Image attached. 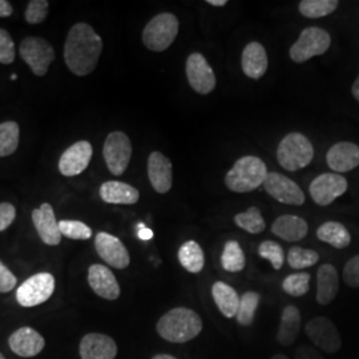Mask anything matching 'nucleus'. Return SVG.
Instances as JSON below:
<instances>
[{"instance_id":"obj_1","label":"nucleus","mask_w":359,"mask_h":359,"mask_svg":"<svg viewBox=\"0 0 359 359\" xmlns=\"http://www.w3.org/2000/svg\"><path fill=\"white\" fill-rule=\"evenodd\" d=\"M103 51V40L86 23H77L65 40V65L77 76H87L96 68Z\"/></svg>"},{"instance_id":"obj_2","label":"nucleus","mask_w":359,"mask_h":359,"mask_svg":"<svg viewBox=\"0 0 359 359\" xmlns=\"http://www.w3.org/2000/svg\"><path fill=\"white\" fill-rule=\"evenodd\" d=\"M156 330L168 342L185 344L201 333L203 321L192 309H172L158 320Z\"/></svg>"},{"instance_id":"obj_3","label":"nucleus","mask_w":359,"mask_h":359,"mask_svg":"<svg viewBox=\"0 0 359 359\" xmlns=\"http://www.w3.org/2000/svg\"><path fill=\"white\" fill-rule=\"evenodd\" d=\"M268 176L265 163L257 156L238 158L225 176V185L231 192L248 193L262 187Z\"/></svg>"},{"instance_id":"obj_4","label":"nucleus","mask_w":359,"mask_h":359,"mask_svg":"<svg viewBox=\"0 0 359 359\" xmlns=\"http://www.w3.org/2000/svg\"><path fill=\"white\" fill-rule=\"evenodd\" d=\"M313 144L305 135L298 132L286 135L277 149V160L280 165L289 172H297L308 167L313 161Z\"/></svg>"},{"instance_id":"obj_5","label":"nucleus","mask_w":359,"mask_h":359,"mask_svg":"<svg viewBox=\"0 0 359 359\" xmlns=\"http://www.w3.org/2000/svg\"><path fill=\"white\" fill-rule=\"evenodd\" d=\"M179 29V19L173 13H158L144 28L142 43L151 51H165L177 38Z\"/></svg>"},{"instance_id":"obj_6","label":"nucleus","mask_w":359,"mask_h":359,"mask_svg":"<svg viewBox=\"0 0 359 359\" xmlns=\"http://www.w3.org/2000/svg\"><path fill=\"white\" fill-rule=\"evenodd\" d=\"M332 36L320 27L305 28L290 48V59L294 63H305L314 56H321L330 48Z\"/></svg>"},{"instance_id":"obj_7","label":"nucleus","mask_w":359,"mask_h":359,"mask_svg":"<svg viewBox=\"0 0 359 359\" xmlns=\"http://www.w3.org/2000/svg\"><path fill=\"white\" fill-rule=\"evenodd\" d=\"M55 292V277L51 273H38L20 285L16 299L20 306L34 308L44 304Z\"/></svg>"},{"instance_id":"obj_8","label":"nucleus","mask_w":359,"mask_h":359,"mask_svg":"<svg viewBox=\"0 0 359 359\" xmlns=\"http://www.w3.org/2000/svg\"><path fill=\"white\" fill-rule=\"evenodd\" d=\"M104 160L109 172L121 176L129 165L132 157V144L124 132H112L105 139L103 148Z\"/></svg>"},{"instance_id":"obj_9","label":"nucleus","mask_w":359,"mask_h":359,"mask_svg":"<svg viewBox=\"0 0 359 359\" xmlns=\"http://www.w3.org/2000/svg\"><path fill=\"white\" fill-rule=\"evenodd\" d=\"M20 56L36 76H44L55 60L51 44L41 38H27L20 44Z\"/></svg>"},{"instance_id":"obj_10","label":"nucleus","mask_w":359,"mask_h":359,"mask_svg":"<svg viewBox=\"0 0 359 359\" xmlns=\"http://www.w3.org/2000/svg\"><path fill=\"white\" fill-rule=\"evenodd\" d=\"M347 180L338 173H323L311 181L309 192L313 201L320 206L330 205L347 191Z\"/></svg>"},{"instance_id":"obj_11","label":"nucleus","mask_w":359,"mask_h":359,"mask_svg":"<svg viewBox=\"0 0 359 359\" xmlns=\"http://www.w3.org/2000/svg\"><path fill=\"white\" fill-rule=\"evenodd\" d=\"M188 83L200 95H209L216 88L217 80L213 68L208 63L204 55L193 52L187 59Z\"/></svg>"},{"instance_id":"obj_12","label":"nucleus","mask_w":359,"mask_h":359,"mask_svg":"<svg viewBox=\"0 0 359 359\" xmlns=\"http://www.w3.org/2000/svg\"><path fill=\"white\" fill-rule=\"evenodd\" d=\"M262 187L268 194L281 204L295 206L305 204V193L302 192L298 184L281 173H268Z\"/></svg>"},{"instance_id":"obj_13","label":"nucleus","mask_w":359,"mask_h":359,"mask_svg":"<svg viewBox=\"0 0 359 359\" xmlns=\"http://www.w3.org/2000/svg\"><path fill=\"white\" fill-rule=\"evenodd\" d=\"M309 339L322 351L334 354L342 347V338L335 325L326 317H316L305 326Z\"/></svg>"},{"instance_id":"obj_14","label":"nucleus","mask_w":359,"mask_h":359,"mask_svg":"<svg viewBox=\"0 0 359 359\" xmlns=\"http://www.w3.org/2000/svg\"><path fill=\"white\" fill-rule=\"evenodd\" d=\"M95 248L97 255L102 257V259L105 261L109 266L115 269L128 268L130 264L129 252L126 245L115 236L105 231L97 233L95 238Z\"/></svg>"},{"instance_id":"obj_15","label":"nucleus","mask_w":359,"mask_h":359,"mask_svg":"<svg viewBox=\"0 0 359 359\" xmlns=\"http://www.w3.org/2000/svg\"><path fill=\"white\" fill-rule=\"evenodd\" d=\"M93 154L90 142H77L71 145L59 161V170L63 176L74 177L83 173L88 165Z\"/></svg>"},{"instance_id":"obj_16","label":"nucleus","mask_w":359,"mask_h":359,"mask_svg":"<svg viewBox=\"0 0 359 359\" xmlns=\"http://www.w3.org/2000/svg\"><path fill=\"white\" fill-rule=\"evenodd\" d=\"M148 177L154 191L165 194L173 184V167L170 160L161 152H152L148 157Z\"/></svg>"},{"instance_id":"obj_17","label":"nucleus","mask_w":359,"mask_h":359,"mask_svg":"<svg viewBox=\"0 0 359 359\" xmlns=\"http://www.w3.org/2000/svg\"><path fill=\"white\" fill-rule=\"evenodd\" d=\"M32 221L36 228L39 237L44 244L56 246L62 241V231L59 229V222L55 217L53 208L50 204H41L32 212Z\"/></svg>"},{"instance_id":"obj_18","label":"nucleus","mask_w":359,"mask_h":359,"mask_svg":"<svg viewBox=\"0 0 359 359\" xmlns=\"http://www.w3.org/2000/svg\"><path fill=\"white\" fill-rule=\"evenodd\" d=\"M326 161L338 175L350 172L359 165V147L354 142H337L327 151Z\"/></svg>"},{"instance_id":"obj_19","label":"nucleus","mask_w":359,"mask_h":359,"mask_svg":"<svg viewBox=\"0 0 359 359\" xmlns=\"http://www.w3.org/2000/svg\"><path fill=\"white\" fill-rule=\"evenodd\" d=\"M79 351L81 359H115L117 345L105 334L90 333L83 337Z\"/></svg>"},{"instance_id":"obj_20","label":"nucleus","mask_w":359,"mask_h":359,"mask_svg":"<svg viewBox=\"0 0 359 359\" xmlns=\"http://www.w3.org/2000/svg\"><path fill=\"white\" fill-rule=\"evenodd\" d=\"M8 345L13 353L22 358H31L40 354L46 346V341L32 327H20L8 338Z\"/></svg>"},{"instance_id":"obj_21","label":"nucleus","mask_w":359,"mask_h":359,"mask_svg":"<svg viewBox=\"0 0 359 359\" xmlns=\"http://www.w3.org/2000/svg\"><path fill=\"white\" fill-rule=\"evenodd\" d=\"M88 283L90 289L104 299L115 301L120 297V285L115 274L107 266L95 264L88 269Z\"/></svg>"},{"instance_id":"obj_22","label":"nucleus","mask_w":359,"mask_h":359,"mask_svg":"<svg viewBox=\"0 0 359 359\" xmlns=\"http://www.w3.org/2000/svg\"><path fill=\"white\" fill-rule=\"evenodd\" d=\"M241 65H243V72L249 79L258 80L264 76L269 65L268 53L265 51L264 46L258 41L249 43L243 51Z\"/></svg>"},{"instance_id":"obj_23","label":"nucleus","mask_w":359,"mask_h":359,"mask_svg":"<svg viewBox=\"0 0 359 359\" xmlns=\"http://www.w3.org/2000/svg\"><path fill=\"white\" fill-rule=\"evenodd\" d=\"M100 197L104 203L114 205H133L139 201V191L121 181H107L100 187Z\"/></svg>"},{"instance_id":"obj_24","label":"nucleus","mask_w":359,"mask_h":359,"mask_svg":"<svg viewBox=\"0 0 359 359\" xmlns=\"http://www.w3.org/2000/svg\"><path fill=\"white\" fill-rule=\"evenodd\" d=\"M308 231V222L304 218L293 215H283L277 218L271 225V233L287 243L304 240Z\"/></svg>"},{"instance_id":"obj_25","label":"nucleus","mask_w":359,"mask_h":359,"mask_svg":"<svg viewBox=\"0 0 359 359\" xmlns=\"http://www.w3.org/2000/svg\"><path fill=\"white\" fill-rule=\"evenodd\" d=\"M339 276L330 264H323L317 271V302L320 305L332 304L338 294Z\"/></svg>"},{"instance_id":"obj_26","label":"nucleus","mask_w":359,"mask_h":359,"mask_svg":"<svg viewBox=\"0 0 359 359\" xmlns=\"http://www.w3.org/2000/svg\"><path fill=\"white\" fill-rule=\"evenodd\" d=\"M212 295L222 316H225L226 318H233L237 316V310L240 306V295L231 285L221 281L213 283Z\"/></svg>"},{"instance_id":"obj_27","label":"nucleus","mask_w":359,"mask_h":359,"mask_svg":"<svg viewBox=\"0 0 359 359\" xmlns=\"http://www.w3.org/2000/svg\"><path fill=\"white\" fill-rule=\"evenodd\" d=\"M301 329V313L299 310L289 305L283 310L281 323L277 333V341L283 346L293 345Z\"/></svg>"},{"instance_id":"obj_28","label":"nucleus","mask_w":359,"mask_h":359,"mask_svg":"<svg viewBox=\"0 0 359 359\" xmlns=\"http://www.w3.org/2000/svg\"><path fill=\"white\" fill-rule=\"evenodd\" d=\"M317 237L322 243L332 245L335 249H345L351 243V236L346 228L337 221H327L317 229Z\"/></svg>"},{"instance_id":"obj_29","label":"nucleus","mask_w":359,"mask_h":359,"mask_svg":"<svg viewBox=\"0 0 359 359\" xmlns=\"http://www.w3.org/2000/svg\"><path fill=\"white\" fill-rule=\"evenodd\" d=\"M179 261L187 271L197 274L205 266V255L201 246L196 241H187L181 245L179 250Z\"/></svg>"},{"instance_id":"obj_30","label":"nucleus","mask_w":359,"mask_h":359,"mask_svg":"<svg viewBox=\"0 0 359 359\" xmlns=\"http://www.w3.org/2000/svg\"><path fill=\"white\" fill-rule=\"evenodd\" d=\"M221 265L224 269L231 273H238L244 270L246 258L243 248L237 241H228L225 244L221 255Z\"/></svg>"},{"instance_id":"obj_31","label":"nucleus","mask_w":359,"mask_h":359,"mask_svg":"<svg viewBox=\"0 0 359 359\" xmlns=\"http://www.w3.org/2000/svg\"><path fill=\"white\" fill-rule=\"evenodd\" d=\"M338 6V0H302L298 6V10L305 18L318 19L333 13Z\"/></svg>"},{"instance_id":"obj_32","label":"nucleus","mask_w":359,"mask_h":359,"mask_svg":"<svg viewBox=\"0 0 359 359\" xmlns=\"http://www.w3.org/2000/svg\"><path fill=\"white\" fill-rule=\"evenodd\" d=\"M234 222L238 228H241L243 231H248L250 234H259L266 228L265 219L262 217V215L257 206H252L246 212L236 215Z\"/></svg>"},{"instance_id":"obj_33","label":"nucleus","mask_w":359,"mask_h":359,"mask_svg":"<svg viewBox=\"0 0 359 359\" xmlns=\"http://www.w3.org/2000/svg\"><path fill=\"white\" fill-rule=\"evenodd\" d=\"M20 130L15 121H6L0 124V157L13 154L19 145Z\"/></svg>"},{"instance_id":"obj_34","label":"nucleus","mask_w":359,"mask_h":359,"mask_svg":"<svg viewBox=\"0 0 359 359\" xmlns=\"http://www.w3.org/2000/svg\"><path fill=\"white\" fill-rule=\"evenodd\" d=\"M258 304H259V294L256 292H246L245 294L240 297V306L236 317L241 326H250L253 323Z\"/></svg>"},{"instance_id":"obj_35","label":"nucleus","mask_w":359,"mask_h":359,"mask_svg":"<svg viewBox=\"0 0 359 359\" xmlns=\"http://www.w3.org/2000/svg\"><path fill=\"white\" fill-rule=\"evenodd\" d=\"M318 261H320V255L316 250L304 249L299 246L292 248L287 255V262L292 269H306L316 265Z\"/></svg>"},{"instance_id":"obj_36","label":"nucleus","mask_w":359,"mask_h":359,"mask_svg":"<svg viewBox=\"0 0 359 359\" xmlns=\"http://www.w3.org/2000/svg\"><path fill=\"white\" fill-rule=\"evenodd\" d=\"M310 274L309 273H295L287 276L283 283V292L292 297H302L309 292Z\"/></svg>"},{"instance_id":"obj_37","label":"nucleus","mask_w":359,"mask_h":359,"mask_svg":"<svg viewBox=\"0 0 359 359\" xmlns=\"http://www.w3.org/2000/svg\"><path fill=\"white\" fill-rule=\"evenodd\" d=\"M59 229L63 236L71 240H88L92 237V229L81 221L62 219L59 222Z\"/></svg>"},{"instance_id":"obj_38","label":"nucleus","mask_w":359,"mask_h":359,"mask_svg":"<svg viewBox=\"0 0 359 359\" xmlns=\"http://www.w3.org/2000/svg\"><path fill=\"white\" fill-rule=\"evenodd\" d=\"M259 256L270 261L271 266L276 270H280L285 262V253L283 246L274 243V241H264L258 248Z\"/></svg>"},{"instance_id":"obj_39","label":"nucleus","mask_w":359,"mask_h":359,"mask_svg":"<svg viewBox=\"0 0 359 359\" xmlns=\"http://www.w3.org/2000/svg\"><path fill=\"white\" fill-rule=\"evenodd\" d=\"M50 3L47 0H31L27 6L26 20L29 25H39L46 20Z\"/></svg>"},{"instance_id":"obj_40","label":"nucleus","mask_w":359,"mask_h":359,"mask_svg":"<svg viewBox=\"0 0 359 359\" xmlns=\"http://www.w3.org/2000/svg\"><path fill=\"white\" fill-rule=\"evenodd\" d=\"M15 60V43L11 35L0 28V65H13Z\"/></svg>"},{"instance_id":"obj_41","label":"nucleus","mask_w":359,"mask_h":359,"mask_svg":"<svg viewBox=\"0 0 359 359\" xmlns=\"http://www.w3.org/2000/svg\"><path fill=\"white\" fill-rule=\"evenodd\" d=\"M344 281L350 287H359V255L347 261L344 269Z\"/></svg>"},{"instance_id":"obj_42","label":"nucleus","mask_w":359,"mask_h":359,"mask_svg":"<svg viewBox=\"0 0 359 359\" xmlns=\"http://www.w3.org/2000/svg\"><path fill=\"white\" fill-rule=\"evenodd\" d=\"M16 277L8 268L0 261V293H8L16 286Z\"/></svg>"},{"instance_id":"obj_43","label":"nucleus","mask_w":359,"mask_h":359,"mask_svg":"<svg viewBox=\"0 0 359 359\" xmlns=\"http://www.w3.org/2000/svg\"><path fill=\"white\" fill-rule=\"evenodd\" d=\"M16 217V209L13 204L1 203L0 204V231H6L10 228L13 219Z\"/></svg>"},{"instance_id":"obj_44","label":"nucleus","mask_w":359,"mask_h":359,"mask_svg":"<svg viewBox=\"0 0 359 359\" xmlns=\"http://www.w3.org/2000/svg\"><path fill=\"white\" fill-rule=\"evenodd\" d=\"M295 359H323V357L313 347L301 346L295 353Z\"/></svg>"},{"instance_id":"obj_45","label":"nucleus","mask_w":359,"mask_h":359,"mask_svg":"<svg viewBox=\"0 0 359 359\" xmlns=\"http://www.w3.org/2000/svg\"><path fill=\"white\" fill-rule=\"evenodd\" d=\"M13 13V6L7 0H0V18L11 16Z\"/></svg>"},{"instance_id":"obj_46","label":"nucleus","mask_w":359,"mask_h":359,"mask_svg":"<svg viewBox=\"0 0 359 359\" xmlns=\"http://www.w3.org/2000/svg\"><path fill=\"white\" fill-rule=\"evenodd\" d=\"M139 237L142 238V241H148L154 237V231L145 228L144 224H139Z\"/></svg>"},{"instance_id":"obj_47","label":"nucleus","mask_w":359,"mask_h":359,"mask_svg":"<svg viewBox=\"0 0 359 359\" xmlns=\"http://www.w3.org/2000/svg\"><path fill=\"white\" fill-rule=\"evenodd\" d=\"M351 92H353V96L359 102V75L357 77V80L354 81L353 87H351Z\"/></svg>"},{"instance_id":"obj_48","label":"nucleus","mask_w":359,"mask_h":359,"mask_svg":"<svg viewBox=\"0 0 359 359\" xmlns=\"http://www.w3.org/2000/svg\"><path fill=\"white\" fill-rule=\"evenodd\" d=\"M206 3L210 6H215V7H224L228 4L226 0H206Z\"/></svg>"},{"instance_id":"obj_49","label":"nucleus","mask_w":359,"mask_h":359,"mask_svg":"<svg viewBox=\"0 0 359 359\" xmlns=\"http://www.w3.org/2000/svg\"><path fill=\"white\" fill-rule=\"evenodd\" d=\"M152 359H177L175 358V357H172V355H168V354H157V355H154Z\"/></svg>"},{"instance_id":"obj_50","label":"nucleus","mask_w":359,"mask_h":359,"mask_svg":"<svg viewBox=\"0 0 359 359\" xmlns=\"http://www.w3.org/2000/svg\"><path fill=\"white\" fill-rule=\"evenodd\" d=\"M271 359H289L286 355H283V354H276L274 357Z\"/></svg>"},{"instance_id":"obj_51","label":"nucleus","mask_w":359,"mask_h":359,"mask_svg":"<svg viewBox=\"0 0 359 359\" xmlns=\"http://www.w3.org/2000/svg\"><path fill=\"white\" fill-rule=\"evenodd\" d=\"M0 359H6V358H4V355H3V354H1V353H0Z\"/></svg>"},{"instance_id":"obj_52","label":"nucleus","mask_w":359,"mask_h":359,"mask_svg":"<svg viewBox=\"0 0 359 359\" xmlns=\"http://www.w3.org/2000/svg\"><path fill=\"white\" fill-rule=\"evenodd\" d=\"M16 75H13V76H11V79H13V80H16Z\"/></svg>"}]
</instances>
